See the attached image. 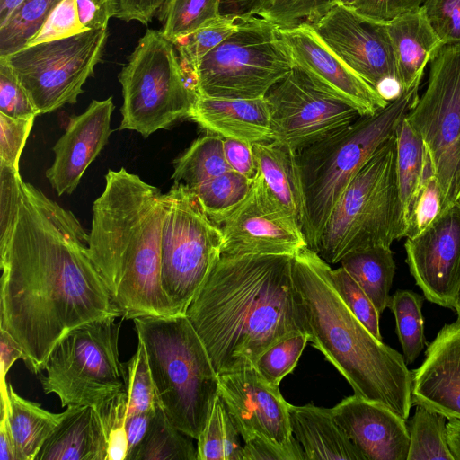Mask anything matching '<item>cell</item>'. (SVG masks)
I'll return each instance as SVG.
<instances>
[{"label": "cell", "instance_id": "6125c7cd", "mask_svg": "<svg viewBox=\"0 0 460 460\" xmlns=\"http://www.w3.org/2000/svg\"><path fill=\"white\" fill-rule=\"evenodd\" d=\"M282 0H254L250 10L244 14L256 15L264 18Z\"/></svg>", "mask_w": 460, "mask_h": 460}, {"label": "cell", "instance_id": "e7e4bbea", "mask_svg": "<svg viewBox=\"0 0 460 460\" xmlns=\"http://www.w3.org/2000/svg\"><path fill=\"white\" fill-rule=\"evenodd\" d=\"M454 309L456 310L458 318L460 319V287L456 294Z\"/></svg>", "mask_w": 460, "mask_h": 460}, {"label": "cell", "instance_id": "7a4b0ae2", "mask_svg": "<svg viewBox=\"0 0 460 460\" xmlns=\"http://www.w3.org/2000/svg\"><path fill=\"white\" fill-rule=\"evenodd\" d=\"M292 258L222 254L191 300L185 314L218 376L254 367L280 340L306 332Z\"/></svg>", "mask_w": 460, "mask_h": 460}, {"label": "cell", "instance_id": "7402d4cb", "mask_svg": "<svg viewBox=\"0 0 460 460\" xmlns=\"http://www.w3.org/2000/svg\"><path fill=\"white\" fill-rule=\"evenodd\" d=\"M413 405L460 420V319L445 324L412 371Z\"/></svg>", "mask_w": 460, "mask_h": 460}, {"label": "cell", "instance_id": "8fae6325", "mask_svg": "<svg viewBox=\"0 0 460 460\" xmlns=\"http://www.w3.org/2000/svg\"><path fill=\"white\" fill-rule=\"evenodd\" d=\"M104 318L68 332L52 349L40 377L45 394H55L62 407L96 405L125 390L119 358L121 323Z\"/></svg>", "mask_w": 460, "mask_h": 460}, {"label": "cell", "instance_id": "9f6ffc18", "mask_svg": "<svg viewBox=\"0 0 460 460\" xmlns=\"http://www.w3.org/2000/svg\"><path fill=\"white\" fill-rule=\"evenodd\" d=\"M19 358H23L22 347L9 332L0 328L1 386L8 384L6 382L7 373Z\"/></svg>", "mask_w": 460, "mask_h": 460}, {"label": "cell", "instance_id": "603a6c76", "mask_svg": "<svg viewBox=\"0 0 460 460\" xmlns=\"http://www.w3.org/2000/svg\"><path fill=\"white\" fill-rule=\"evenodd\" d=\"M188 119L222 137L251 145L273 140L265 97L232 99L200 94Z\"/></svg>", "mask_w": 460, "mask_h": 460}, {"label": "cell", "instance_id": "681fc988", "mask_svg": "<svg viewBox=\"0 0 460 460\" xmlns=\"http://www.w3.org/2000/svg\"><path fill=\"white\" fill-rule=\"evenodd\" d=\"M426 16L444 46H460V0H425Z\"/></svg>", "mask_w": 460, "mask_h": 460}, {"label": "cell", "instance_id": "7dc6e473", "mask_svg": "<svg viewBox=\"0 0 460 460\" xmlns=\"http://www.w3.org/2000/svg\"><path fill=\"white\" fill-rule=\"evenodd\" d=\"M83 31H85L79 21L76 1L61 0L27 46L68 38Z\"/></svg>", "mask_w": 460, "mask_h": 460}, {"label": "cell", "instance_id": "d6a6232c", "mask_svg": "<svg viewBox=\"0 0 460 460\" xmlns=\"http://www.w3.org/2000/svg\"><path fill=\"white\" fill-rule=\"evenodd\" d=\"M241 438L218 394L197 439V460H243Z\"/></svg>", "mask_w": 460, "mask_h": 460}, {"label": "cell", "instance_id": "8d00e7d4", "mask_svg": "<svg viewBox=\"0 0 460 460\" xmlns=\"http://www.w3.org/2000/svg\"><path fill=\"white\" fill-rule=\"evenodd\" d=\"M61 0H23L0 26V57L22 49Z\"/></svg>", "mask_w": 460, "mask_h": 460}, {"label": "cell", "instance_id": "9c48e42d", "mask_svg": "<svg viewBox=\"0 0 460 460\" xmlns=\"http://www.w3.org/2000/svg\"><path fill=\"white\" fill-rule=\"evenodd\" d=\"M293 68L278 27L261 17L243 14L237 30L200 60L199 92L232 99L265 97Z\"/></svg>", "mask_w": 460, "mask_h": 460}, {"label": "cell", "instance_id": "9a60e30c", "mask_svg": "<svg viewBox=\"0 0 460 460\" xmlns=\"http://www.w3.org/2000/svg\"><path fill=\"white\" fill-rule=\"evenodd\" d=\"M279 386L251 367L219 375L218 394L243 442L264 440L287 451L293 460H305L291 430L289 403Z\"/></svg>", "mask_w": 460, "mask_h": 460}, {"label": "cell", "instance_id": "ac0fdd59", "mask_svg": "<svg viewBox=\"0 0 460 460\" xmlns=\"http://www.w3.org/2000/svg\"><path fill=\"white\" fill-rule=\"evenodd\" d=\"M278 32L294 67L321 90L353 106L361 116L373 115L389 103L331 50L311 24L278 28Z\"/></svg>", "mask_w": 460, "mask_h": 460}, {"label": "cell", "instance_id": "91938a15", "mask_svg": "<svg viewBox=\"0 0 460 460\" xmlns=\"http://www.w3.org/2000/svg\"><path fill=\"white\" fill-rule=\"evenodd\" d=\"M447 438L454 460H460V420L455 418L448 420Z\"/></svg>", "mask_w": 460, "mask_h": 460}, {"label": "cell", "instance_id": "277c9868", "mask_svg": "<svg viewBox=\"0 0 460 460\" xmlns=\"http://www.w3.org/2000/svg\"><path fill=\"white\" fill-rule=\"evenodd\" d=\"M330 264L303 248L292 258V277L309 341L345 377L354 394L407 420L412 371L402 355L376 339L350 312L334 284Z\"/></svg>", "mask_w": 460, "mask_h": 460}, {"label": "cell", "instance_id": "52a82bcc", "mask_svg": "<svg viewBox=\"0 0 460 460\" xmlns=\"http://www.w3.org/2000/svg\"><path fill=\"white\" fill-rule=\"evenodd\" d=\"M395 133L387 138L344 190L315 252L334 264L347 254L390 247L405 237L396 172Z\"/></svg>", "mask_w": 460, "mask_h": 460}, {"label": "cell", "instance_id": "03108f58", "mask_svg": "<svg viewBox=\"0 0 460 460\" xmlns=\"http://www.w3.org/2000/svg\"><path fill=\"white\" fill-rule=\"evenodd\" d=\"M358 0H340L338 4L352 8L358 3Z\"/></svg>", "mask_w": 460, "mask_h": 460}, {"label": "cell", "instance_id": "5b68a950", "mask_svg": "<svg viewBox=\"0 0 460 460\" xmlns=\"http://www.w3.org/2000/svg\"><path fill=\"white\" fill-rule=\"evenodd\" d=\"M421 81L384 109L296 152L304 198L303 232L316 251L329 217L351 180L415 106Z\"/></svg>", "mask_w": 460, "mask_h": 460}, {"label": "cell", "instance_id": "74e56055", "mask_svg": "<svg viewBox=\"0 0 460 460\" xmlns=\"http://www.w3.org/2000/svg\"><path fill=\"white\" fill-rule=\"evenodd\" d=\"M240 16L220 14L174 42L182 66L198 71L200 60L238 28Z\"/></svg>", "mask_w": 460, "mask_h": 460}, {"label": "cell", "instance_id": "4dcf8cb0", "mask_svg": "<svg viewBox=\"0 0 460 460\" xmlns=\"http://www.w3.org/2000/svg\"><path fill=\"white\" fill-rule=\"evenodd\" d=\"M224 153L223 137L207 132L174 160L172 179L194 189L199 184L231 171Z\"/></svg>", "mask_w": 460, "mask_h": 460}, {"label": "cell", "instance_id": "c3c4849f", "mask_svg": "<svg viewBox=\"0 0 460 460\" xmlns=\"http://www.w3.org/2000/svg\"><path fill=\"white\" fill-rule=\"evenodd\" d=\"M35 119L12 118L0 113V164L19 171L20 158Z\"/></svg>", "mask_w": 460, "mask_h": 460}, {"label": "cell", "instance_id": "f907efd6", "mask_svg": "<svg viewBox=\"0 0 460 460\" xmlns=\"http://www.w3.org/2000/svg\"><path fill=\"white\" fill-rule=\"evenodd\" d=\"M425 0H358L351 8L363 20L390 21L422 6Z\"/></svg>", "mask_w": 460, "mask_h": 460}, {"label": "cell", "instance_id": "db71d44e", "mask_svg": "<svg viewBox=\"0 0 460 460\" xmlns=\"http://www.w3.org/2000/svg\"><path fill=\"white\" fill-rule=\"evenodd\" d=\"M166 0H115V17L126 22L148 24Z\"/></svg>", "mask_w": 460, "mask_h": 460}, {"label": "cell", "instance_id": "ee69618b", "mask_svg": "<svg viewBox=\"0 0 460 460\" xmlns=\"http://www.w3.org/2000/svg\"><path fill=\"white\" fill-rule=\"evenodd\" d=\"M444 212L441 189L433 171L426 176L410 211L405 237H414L429 227Z\"/></svg>", "mask_w": 460, "mask_h": 460}, {"label": "cell", "instance_id": "7c38bea8", "mask_svg": "<svg viewBox=\"0 0 460 460\" xmlns=\"http://www.w3.org/2000/svg\"><path fill=\"white\" fill-rule=\"evenodd\" d=\"M406 118L424 142L446 211L456 201L460 181V46L441 48Z\"/></svg>", "mask_w": 460, "mask_h": 460}, {"label": "cell", "instance_id": "6f0895ef", "mask_svg": "<svg viewBox=\"0 0 460 460\" xmlns=\"http://www.w3.org/2000/svg\"><path fill=\"white\" fill-rule=\"evenodd\" d=\"M154 414L155 413L151 412H131L127 414L126 430L128 440V455L143 440Z\"/></svg>", "mask_w": 460, "mask_h": 460}, {"label": "cell", "instance_id": "680465c9", "mask_svg": "<svg viewBox=\"0 0 460 460\" xmlns=\"http://www.w3.org/2000/svg\"><path fill=\"white\" fill-rule=\"evenodd\" d=\"M0 460H17L15 447L7 421V414L2 409L0 420Z\"/></svg>", "mask_w": 460, "mask_h": 460}, {"label": "cell", "instance_id": "836d02e7", "mask_svg": "<svg viewBox=\"0 0 460 460\" xmlns=\"http://www.w3.org/2000/svg\"><path fill=\"white\" fill-rule=\"evenodd\" d=\"M410 420L407 460H454L447 438L446 417L417 404Z\"/></svg>", "mask_w": 460, "mask_h": 460}, {"label": "cell", "instance_id": "003e7915", "mask_svg": "<svg viewBox=\"0 0 460 460\" xmlns=\"http://www.w3.org/2000/svg\"><path fill=\"white\" fill-rule=\"evenodd\" d=\"M456 203L460 204V181H459V190H458V194H457V198H456Z\"/></svg>", "mask_w": 460, "mask_h": 460}, {"label": "cell", "instance_id": "4fadbf2b", "mask_svg": "<svg viewBox=\"0 0 460 460\" xmlns=\"http://www.w3.org/2000/svg\"><path fill=\"white\" fill-rule=\"evenodd\" d=\"M108 28L27 46L5 58L28 93L38 115L75 104L102 60Z\"/></svg>", "mask_w": 460, "mask_h": 460}, {"label": "cell", "instance_id": "2e32d148", "mask_svg": "<svg viewBox=\"0 0 460 460\" xmlns=\"http://www.w3.org/2000/svg\"><path fill=\"white\" fill-rule=\"evenodd\" d=\"M219 226L225 255L294 256L307 247L301 226L273 199L260 174L246 199Z\"/></svg>", "mask_w": 460, "mask_h": 460}, {"label": "cell", "instance_id": "ffe728a7", "mask_svg": "<svg viewBox=\"0 0 460 460\" xmlns=\"http://www.w3.org/2000/svg\"><path fill=\"white\" fill-rule=\"evenodd\" d=\"M113 110L112 97H109L93 100L83 113L70 117L64 134L53 146L54 162L46 171L58 195L75 190L87 167L108 143Z\"/></svg>", "mask_w": 460, "mask_h": 460}, {"label": "cell", "instance_id": "f1b7e54d", "mask_svg": "<svg viewBox=\"0 0 460 460\" xmlns=\"http://www.w3.org/2000/svg\"><path fill=\"white\" fill-rule=\"evenodd\" d=\"M395 137L397 142V181L402 218L406 235L411 206L426 176L433 170L424 142L406 116L397 126Z\"/></svg>", "mask_w": 460, "mask_h": 460}, {"label": "cell", "instance_id": "e575fe53", "mask_svg": "<svg viewBox=\"0 0 460 460\" xmlns=\"http://www.w3.org/2000/svg\"><path fill=\"white\" fill-rule=\"evenodd\" d=\"M253 181L231 170L190 190L210 219L219 226L246 199Z\"/></svg>", "mask_w": 460, "mask_h": 460}, {"label": "cell", "instance_id": "bcb514c9", "mask_svg": "<svg viewBox=\"0 0 460 460\" xmlns=\"http://www.w3.org/2000/svg\"><path fill=\"white\" fill-rule=\"evenodd\" d=\"M0 113L12 118L38 116L28 93L4 58H0Z\"/></svg>", "mask_w": 460, "mask_h": 460}, {"label": "cell", "instance_id": "44dd1931", "mask_svg": "<svg viewBox=\"0 0 460 460\" xmlns=\"http://www.w3.org/2000/svg\"><path fill=\"white\" fill-rule=\"evenodd\" d=\"M331 410L367 460H407L410 435L406 420L388 407L354 394Z\"/></svg>", "mask_w": 460, "mask_h": 460}, {"label": "cell", "instance_id": "8992f818", "mask_svg": "<svg viewBox=\"0 0 460 460\" xmlns=\"http://www.w3.org/2000/svg\"><path fill=\"white\" fill-rule=\"evenodd\" d=\"M133 321L161 406L180 431L198 439L219 390V376L204 344L183 314Z\"/></svg>", "mask_w": 460, "mask_h": 460}, {"label": "cell", "instance_id": "d6986e66", "mask_svg": "<svg viewBox=\"0 0 460 460\" xmlns=\"http://www.w3.org/2000/svg\"><path fill=\"white\" fill-rule=\"evenodd\" d=\"M312 26L331 50L375 90L384 79L397 78L391 47L378 22L336 4Z\"/></svg>", "mask_w": 460, "mask_h": 460}, {"label": "cell", "instance_id": "ab89813d", "mask_svg": "<svg viewBox=\"0 0 460 460\" xmlns=\"http://www.w3.org/2000/svg\"><path fill=\"white\" fill-rule=\"evenodd\" d=\"M124 387L128 394V413H155L160 402L149 367L146 348L138 340L134 355L122 363Z\"/></svg>", "mask_w": 460, "mask_h": 460}, {"label": "cell", "instance_id": "be15d7a7", "mask_svg": "<svg viewBox=\"0 0 460 460\" xmlns=\"http://www.w3.org/2000/svg\"><path fill=\"white\" fill-rule=\"evenodd\" d=\"M23 0H0V26L4 25L13 12Z\"/></svg>", "mask_w": 460, "mask_h": 460}, {"label": "cell", "instance_id": "f35d334b", "mask_svg": "<svg viewBox=\"0 0 460 460\" xmlns=\"http://www.w3.org/2000/svg\"><path fill=\"white\" fill-rule=\"evenodd\" d=\"M222 0H166L159 12L162 31L172 42L221 14Z\"/></svg>", "mask_w": 460, "mask_h": 460}, {"label": "cell", "instance_id": "f5cc1de1", "mask_svg": "<svg viewBox=\"0 0 460 460\" xmlns=\"http://www.w3.org/2000/svg\"><path fill=\"white\" fill-rule=\"evenodd\" d=\"M79 21L84 31L107 29L116 15L115 0H75Z\"/></svg>", "mask_w": 460, "mask_h": 460}, {"label": "cell", "instance_id": "f546056e", "mask_svg": "<svg viewBox=\"0 0 460 460\" xmlns=\"http://www.w3.org/2000/svg\"><path fill=\"white\" fill-rule=\"evenodd\" d=\"M340 262L381 314L388 307L396 268L391 248L377 246L355 251L344 256Z\"/></svg>", "mask_w": 460, "mask_h": 460}, {"label": "cell", "instance_id": "4316f807", "mask_svg": "<svg viewBox=\"0 0 460 460\" xmlns=\"http://www.w3.org/2000/svg\"><path fill=\"white\" fill-rule=\"evenodd\" d=\"M252 146L266 190L303 229L304 198L296 152L277 141L255 143Z\"/></svg>", "mask_w": 460, "mask_h": 460}, {"label": "cell", "instance_id": "83f0119b", "mask_svg": "<svg viewBox=\"0 0 460 460\" xmlns=\"http://www.w3.org/2000/svg\"><path fill=\"white\" fill-rule=\"evenodd\" d=\"M1 409L7 414L17 460H35L65 415V411L53 413L21 397L10 384L9 398H1Z\"/></svg>", "mask_w": 460, "mask_h": 460}, {"label": "cell", "instance_id": "e0dca14e", "mask_svg": "<svg viewBox=\"0 0 460 460\" xmlns=\"http://www.w3.org/2000/svg\"><path fill=\"white\" fill-rule=\"evenodd\" d=\"M406 262L426 299L454 308L460 287V204L404 243Z\"/></svg>", "mask_w": 460, "mask_h": 460}, {"label": "cell", "instance_id": "d590c367", "mask_svg": "<svg viewBox=\"0 0 460 460\" xmlns=\"http://www.w3.org/2000/svg\"><path fill=\"white\" fill-rule=\"evenodd\" d=\"M424 297L411 290H397L391 297L388 307L393 312L397 335L407 363L420 356L426 344L424 319L421 313Z\"/></svg>", "mask_w": 460, "mask_h": 460}, {"label": "cell", "instance_id": "ba28073f", "mask_svg": "<svg viewBox=\"0 0 460 460\" xmlns=\"http://www.w3.org/2000/svg\"><path fill=\"white\" fill-rule=\"evenodd\" d=\"M122 119L119 129L147 137L188 119L199 92L198 72L181 66L162 30H147L119 74Z\"/></svg>", "mask_w": 460, "mask_h": 460}, {"label": "cell", "instance_id": "816d5d0a", "mask_svg": "<svg viewBox=\"0 0 460 460\" xmlns=\"http://www.w3.org/2000/svg\"><path fill=\"white\" fill-rule=\"evenodd\" d=\"M223 147L231 169L251 181H255L259 174V167L252 145L223 137Z\"/></svg>", "mask_w": 460, "mask_h": 460}, {"label": "cell", "instance_id": "30bf717a", "mask_svg": "<svg viewBox=\"0 0 460 460\" xmlns=\"http://www.w3.org/2000/svg\"><path fill=\"white\" fill-rule=\"evenodd\" d=\"M161 280L174 314H183L222 255L223 233L186 185L165 193Z\"/></svg>", "mask_w": 460, "mask_h": 460}, {"label": "cell", "instance_id": "b9f144b4", "mask_svg": "<svg viewBox=\"0 0 460 460\" xmlns=\"http://www.w3.org/2000/svg\"><path fill=\"white\" fill-rule=\"evenodd\" d=\"M307 341L309 336L306 332L282 339L270 347L254 367L269 383L279 385L280 381L296 366Z\"/></svg>", "mask_w": 460, "mask_h": 460}, {"label": "cell", "instance_id": "6da1fadb", "mask_svg": "<svg viewBox=\"0 0 460 460\" xmlns=\"http://www.w3.org/2000/svg\"><path fill=\"white\" fill-rule=\"evenodd\" d=\"M77 217L22 181L18 206L0 227V328L35 374L71 330L122 313L87 252Z\"/></svg>", "mask_w": 460, "mask_h": 460}, {"label": "cell", "instance_id": "d4e9b609", "mask_svg": "<svg viewBox=\"0 0 460 460\" xmlns=\"http://www.w3.org/2000/svg\"><path fill=\"white\" fill-rule=\"evenodd\" d=\"M106 435L93 405H69L35 460H107Z\"/></svg>", "mask_w": 460, "mask_h": 460}, {"label": "cell", "instance_id": "cb8c5ba5", "mask_svg": "<svg viewBox=\"0 0 460 460\" xmlns=\"http://www.w3.org/2000/svg\"><path fill=\"white\" fill-rule=\"evenodd\" d=\"M376 22L382 27L389 42L397 78L405 92L416 82L421 81L426 66L444 45L431 27L422 6L390 21Z\"/></svg>", "mask_w": 460, "mask_h": 460}, {"label": "cell", "instance_id": "484cf974", "mask_svg": "<svg viewBox=\"0 0 460 460\" xmlns=\"http://www.w3.org/2000/svg\"><path fill=\"white\" fill-rule=\"evenodd\" d=\"M289 419L306 460H367L336 422L331 409L289 403Z\"/></svg>", "mask_w": 460, "mask_h": 460}, {"label": "cell", "instance_id": "f6af8a7d", "mask_svg": "<svg viewBox=\"0 0 460 460\" xmlns=\"http://www.w3.org/2000/svg\"><path fill=\"white\" fill-rule=\"evenodd\" d=\"M340 0H282L263 19L279 29L290 28L302 22L314 24Z\"/></svg>", "mask_w": 460, "mask_h": 460}, {"label": "cell", "instance_id": "94428289", "mask_svg": "<svg viewBox=\"0 0 460 460\" xmlns=\"http://www.w3.org/2000/svg\"><path fill=\"white\" fill-rule=\"evenodd\" d=\"M254 0H222L220 13L224 15L241 16L246 13Z\"/></svg>", "mask_w": 460, "mask_h": 460}, {"label": "cell", "instance_id": "5bb4252c", "mask_svg": "<svg viewBox=\"0 0 460 460\" xmlns=\"http://www.w3.org/2000/svg\"><path fill=\"white\" fill-rule=\"evenodd\" d=\"M273 140L298 152L361 115L350 104L317 87L294 67L265 95Z\"/></svg>", "mask_w": 460, "mask_h": 460}, {"label": "cell", "instance_id": "1f68e13d", "mask_svg": "<svg viewBox=\"0 0 460 460\" xmlns=\"http://www.w3.org/2000/svg\"><path fill=\"white\" fill-rule=\"evenodd\" d=\"M190 438L171 422L160 404L143 440L126 460H197Z\"/></svg>", "mask_w": 460, "mask_h": 460}, {"label": "cell", "instance_id": "3957f363", "mask_svg": "<svg viewBox=\"0 0 460 460\" xmlns=\"http://www.w3.org/2000/svg\"><path fill=\"white\" fill-rule=\"evenodd\" d=\"M93 201L87 252L123 319L174 315L161 280L165 193L125 168L110 169Z\"/></svg>", "mask_w": 460, "mask_h": 460}, {"label": "cell", "instance_id": "7bdbcfd3", "mask_svg": "<svg viewBox=\"0 0 460 460\" xmlns=\"http://www.w3.org/2000/svg\"><path fill=\"white\" fill-rule=\"evenodd\" d=\"M332 276L350 312L376 339L383 341L379 328L380 314L366 292L342 266L332 270Z\"/></svg>", "mask_w": 460, "mask_h": 460}, {"label": "cell", "instance_id": "60d3db41", "mask_svg": "<svg viewBox=\"0 0 460 460\" xmlns=\"http://www.w3.org/2000/svg\"><path fill=\"white\" fill-rule=\"evenodd\" d=\"M93 406L96 408L106 435L107 460H126L128 453L126 430L128 414L126 391L118 392Z\"/></svg>", "mask_w": 460, "mask_h": 460}, {"label": "cell", "instance_id": "11a10c76", "mask_svg": "<svg viewBox=\"0 0 460 460\" xmlns=\"http://www.w3.org/2000/svg\"><path fill=\"white\" fill-rule=\"evenodd\" d=\"M243 460H293L287 451L261 439L244 442Z\"/></svg>", "mask_w": 460, "mask_h": 460}]
</instances>
